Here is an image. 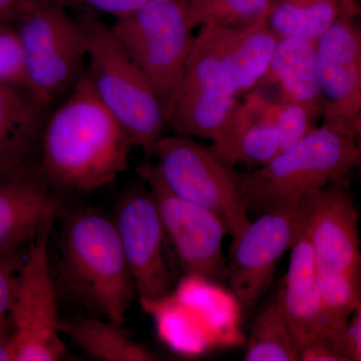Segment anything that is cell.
I'll return each mask as SVG.
<instances>
[{"mask_svg":"<svg viewBox=\"0 0 361 361\" xmlns=\"http://www.w3.org/2000/svg\"><path fill=\"white\" fill-rule=\"evenodd\" d=\"M200 26L166 120L178 135L212 142L239 99L221 75L219 25L207 23Z\"/></svg>","mask_w":361,"mask_h":361,"instance_id":"obj_9","label":"cell"},{"mask_svg":"<svg viewBox=\"0 0 361 361\" xmlns=\"http://www.w3.org/2000/svg\"><path fill=\"white\" fill-rule=\"evenodd\" d=\"M142 310L152 316L161 342L175 353L199 356L214 348L205 327L172 292L152 300H140Z\"/></svg>","mask_w":361,"mask_h":361,"instance_id":"obj_23","label":"cell"},{"mask_svg":"<svg viewBox=\"0 0 361 361\" xmlns=\"http://www.w3.org/2000/svg\"><path fill=\"white\" fill-rule=\"evenodd\" d=\"M273 115L279 135L281 152L291 148L316 128L317 118L305 106L274 99Z\"/></svg>","mask_w":361,"mask_h":361,"instance_id":"obj_28","label":"cell"},{"mask_svg":"<svg viewBox=\"0 0 361 361\" xmlns=\"http://www.w3.org/2000/svg\"><path fill=\"white\" fill-rule=\"evenodd\" d=\"M61 334L68 337L85 353L104 361H154L161 360L149 348L137 343L111 320L78 317L61 319Z\"/></svg>","mask_w":361,"mask_h":361,"instance_id":"obj_22","label":"cell"},{"mask_svg":"<svg viewBox=\"0 0 361 361\" xmlns=\"http://www.w3.org/2000/svg\"><path fill=\"white\" fill-rule=\"evenodd\" d=\"M133 147L85 71L63 103L47 116L40 141V172L54 191H94L127 171Z\"/></svg>","mask_w":361,"mask_h":361,"instance_id":"obj_1","label":"cell"},{"mask_svg":"<svg viewBox=\"0 0 361 361\" xmlns=\"http://www.w3.org/2000/svg\"><path fill=\"white\" fill-rule=\"evenodd\" d=\"M244 360L298 361L290 326L278 294L254 319Z\"/></svg>","mask_w":361,"mask_h":361,"instance_id":"obj_25","label":"cell"},{"mask_svg":"<svg viewBox=\"0 0 361 361\" xmlns=\"http://www.w3.org/2000/svg\"><path fill=\"white\" fill-rule=\"evenodd\" d=\"M149 158L173 193L216 214L232 238L250 222L240 174L211 147L187 135L161 137Z\"/></svg>","mask_w":361,"mask_h":361,"instance_id":"obj_6","label":"cell"},{"mask_svg":"<svg viewBox=\"0 0 361 361\" xmlns=\"http://www.w3.org/2000/svg\"><path fill=\"white\" fill-rule=\"evenodd\" d=\"M111 28L148 78L166 115L194 42L186 9L180 0H149Z\"/></svg>","mask_w":361,"mask_h":361,"instance_id":"obj_8","label":"cell"},{"mask_svg":"<svg viewBox=\"0 0 361 361\" xmlns=\"http://www.w3.org/2000/svg\"><path fill=\"white\" fill-rule=\"evenodd\" d=\"M0 84L33 92L23 45L13 23H0Z\"/></svg>","mask_w":361,"mask_h":361,"instance_id":"obj_27","label":"cell"},{"mask_svg":"<svg viewBox=\"0 0 361 361\" xmlns=\"http://www.w3.org/2000/svg\"><path fill=\"white\" fill-rule=\"evenodd\" d=\"M357 302H356L353 319L349 322L348 334L350 353L353 361H361V264L358 270L357 280Z\"/></svg>","mask_w":361,"mask_h":361,"instance_id":"obj_31","label":"cell"},{"mask_svg":"<svg viewBox=\"0 0 361 361\" xmlns=\"http://www.w3.org/2000/svg\"><path fill=\"white\" fill-rule=\"evenodd\" d=\"M13 25L35 94L49 106L68 96L87 68V35L80 20L49 0H33Z\"/></svg>","mask_w":361,"mask_h":361,"instance_id":"obj_7","label":"cell"},{"mask_svg":"<svg viewBox=\"0 0 361 361\" xmlns=\"http://www.w3.org/2000/svg\"><path fill=\"white\" fill-rule=\"evenodd\" d=\"M316 66L323 123L353 129L361 110V13L341 7V14L316 42Z\"/></svg>","mask_w":361,"mask_h":361,"instance_id":"obj_14","label":"cell"},{"mask_svg":"<svg viewBox=\"0 0 361 361\" xmlns=\"http://www.w3.org/2000/svg\"><path fill=\"white\" fill-rule=\"evenodd\" d=\"M273 0H209L201 25L242 28L267 18Z\"/></svg>","mask_w":361,"mask_h":361,"instance_id":"obj_26","label":"cell"},{"mask_svg":"<svg viewBox=\"0 0 361 361\" xmlns=\"http://www.w3.org/2000/svg\"><path fill=\"white\" fill-rule=\"evenodd\" d=\"M184 8L186 9L192 25H201L209 0H180Z\"/></svg>","mask_w":361,"mask_h":361,"instance_id":"obj_34","label":"cell"},{"mask_svg":"<svg viewBox=\"0 0 361 361\" xmlns=\"http://www.w3.org/2000/svg\"><path fill=\"white\" fill-rule=\"evenodd\" d=\"M219 30L221 75L239 97L256 89L265 77L279 39L266 20L242 28L219 25Z\"/></svg>","mask_w":361,"mask_h":361,"instance_id":"obj_19","label":"cell"},{"mask_svg":"<svg viewBox=\"0 0 361 361\" xmlns=\"http://www.w3.org/2000/svg\"><path fill=\"white\" fill-rule=\"evenodd\" d=\"M278 296L290 326L294 345L316 338L326 339L353 361L348 341L334 329L325 313L312 247L298 227L290 248L288 271Z\"/></svg>","mask_w":361,"mask_h":361,"instance_id":"obj_16","label":"cell"},{"mask_svg":"<svg viewBox=\"0 0 361 361\" xmlns=\"http://www.w3.org/2000/svg\"><path fill=\"white\" fill-rule=\"evenodd\" d=\"M297 208L259 214L232 238L227 283L242 312L256 307L272 283L278 261L291 248L297 232Z\"/></svg>","mask_w":361,"mask_h":361,"instance_id":"obj_12","label":"cell"},{"mask_svg":"<svg viewBox=\"0 0 361 361\" xmlns=\"http://www.w3.org/2000/svg\"><path fill=\"white\" fill-rule=\"evenodd\" d=\"M56 193L40 172L39 159L0 172V252L30 243L54 224Z\"/></svg>","mask_w":361,"mask_h":361,"instance_id":"obj_15","label":"cell"},{"mask_svg":"<svg viewBox=\"0 0 361 361\" xmlns=\"http://www.w3.org/2000/svg\"><path fill=\"white\" fill-rule=\"evenodd\" d=\"M30 242L0 252V320L9 314Z\"/></svg>","mask_w":361,"mask_h":361,"instance_id":"obj_29","label":"cell"},{"mask_svg":"<svg viewBox=\"0 0 361 361\" xmlns=\"http://www.w3.org/2000/svg\"><path fill=\"white\" fill-rule=\"evenodd\" d=\"M259 85H276L279 99L305 106L319 118L322 97L316 66V42L278 39L269 68Z\"/></svg>","mask_w":361,"mask_h":361,"instance_id":"obj_20","label":"cell"},{"mask_svg":"<svg viewBox=\"0 0 361 361\" xmlns=\"http://www.w3.org/2000/svg\"><path fill=\"white\" fill-rule=\"evenodd\" d=\"M274 99L256 89L247 92L226 121L211 149L228 165L260 168L281 153Z\"/></svg>","mask_w":361,"mask_h":361,"instance_id":"obj_17","label":"cell"},{"mask_svg":"<svg viewBox=\"0 0 361 361\" xmlns=\"http://www.w3.org/2000/svg\"><path fill=\"white\" fill-rule=\"evenodd\" d=\"M33 0H0V23H14Z\"/></svg>","mask_w":361,"mask_h":361,"instance_id":"obj_33","label":"cell"},{"mask_svg":"<svg viewBox=\"0 0 361 361\" xmlns=\"http://www.w3.org/2000/svg\"><path fill=\"white\" fill-rule=\"evenodd\" d=\"M115 224L139 300L172 292L174 278L168 257V238L149 190H132L116 206Z\"/></svg>","mask_w":361,"mask_h":361,"instance_id":"obj_13","label":"cell"},{"mask_svg":"<svg viewBox=\"0 0 361 361\" xmlns=\"http://www.w3.org/2000/svg\"><path fill=\"white\" fill-rule=\"evenodd\" d=\"M341 7V0H275L266 21L278 39L317 42L336 23Z\"/></svg>","mask_w":361,"mask_h":361,"instance_id":"obj_24","label":"cell"},{"mask_svg":"<svg viewBox=\"0 0 361 361\" xmlns=\"http://www.w3.org/2000/svg\"><path fill=\"white\" fill-rule=\"evenodd\" d=\"M54 4L73 9L80 13L108 14L116 20H122L135 13L149 0H49Z\"/></svg>","mask_w":361,"mask_h":361,"instance_id":"obj_30","label":"cell"},{"mask_svg":"<svg viewBox=\"0 0 361 361\" xmlns=\"http://www.w3.org/2000/svg\"><path fill=\"white\" fill-rule=\"evenodd\" d=\"M16 339L8 314L0 320V361H16Z\"/></svg>","mask_w":361,"mask_h":361,"instance_id":"obj_32","label":"cell"},{"mask_svg":"<svg viewBox=\"0 0 361 361\" xmlns=\"http://www.w3.org/2000/svg\"><path fill=\"white\" fill-rule=\"evenodd\" d=\"M87 35V73L99 101L115 116L133 145L149 158L167 125L165 111L141 68L94 14L78 16Z\"/></svg>","mask_w":361,"mask_h":361,"instance_id":"obj_5","label":"cell"},{"mask_svg":"<svg viewBox=\"0 0 361 361\" xmlns=\"http://www.w3.org/2000/svg\"><path fill=\"white\" fill-rule=\"evenodd\" d=\"M297 217V227L314 254L325 312L336 322H346L357 302L361 264L358 213L348 182L308 195L299 203Z\"/></svg>","mask_w":361,"mask_h":361,"instance_id":"obj_4","label":"cell"},{"mask_svg":"<svg viewBox=\"0 0 361 361\" xmlns=\"http://www.w3.org/2000/svg\"><path fill=\"white\" fill-rule=\"evenodd\" d=\"M342 6L353 7L356 6L355 0H341Z\"/></svg>","mask_w":361,"mask_h":361,"instance_id":"obj_36","label":"cell"},{"mask_svg":"<svg viewBox=\"0 0 361 361\" xmlns=\"http://www.w3.org/2000/svg\"><path fill=\"white\" fill-rule=\"evenodd\" d=\"M49 106L32 90L0 84V172L39 159Z\"/></svg>","mask_w":361,"mask_h":361,"instance_id":"obj_18","label":"cell"},{"mask_svg":"<svg viewBox=\"0 0 361 361\" xmlns=\"http://www.w3.org/2000/svg\"><path fill=\"white\" fill-rule=\"evenodd\" d=\"M353 130L355 133L356 144H357L358 156H360V163L361 167V110L358 111L357 116H355V122L353 123Z\"/></svg>","mask_w":361,"mask_h":361,"instance_id":"obj_35","label":"cell"},{"mask_svg":"<svg viewBox=\"0 0 361 361\" xmlns=\"http://www.w3.org/2000/svg\"><path fill=\"white\" fill-rule=\"evenodd\" d=\"M221 285L199 275L185 274L172 292L205 327L214 348L234 346L242 341L239 318L243 312L231 291Z\"/></svg>","mask_w":361,"mask_h":361,"instance_id":"obj_21","label":"cell"},{"mask_svg":"<svg viewBox=\"0 0 361 361\" xmlns=\"http://www.w3.org/2000/svg\"><path fill=\"white\" fill-rule=\"evenodd\" d=\"M358 163L353 130L323 123L262 167L240 174L249 217L298 206L308 195L346 180Z\"/></svg>","mask_w":361,"mask_h":361,"instance_id":"obj_2","label":"cell"},{"mask_svg":"<svg viewBox=\"0 0 361 361\" xmlns=\"http://www.w3.org/2000/svg\"><path fill=\"white\" fill-rule=\"evenodd\" d=\"M59 272L73 295L122 325L137 295L115 221L92 210L66 220L59 239Z\"/></svg>","mask_w":361,"mask_h":361,"instance_id":"obj_3","label":"cell"},{"mask_svg":"<svg viewBox=\"0 0 361 361\" xmlns=\"http://www.w3.org/2000/svg\"><path fill=\"white\" fill-rule=\"evenodd\" d=\"M51 227L44 228L30 242L9 310L16 339V361H58L66 355L49 262Z\"/></svg>","mask_w":361,"mask_h":361,"instance_id":"obj_10","label":"cell"},{"mask_svg":"<svg viewBox=\"0 0 361 361\" xmlns=\"http://www.w3.org/2000/svg\"><path fill=\"white\" fill-rule=\"evenodd\" d=\"M155 198L169 244L185 274L211 281L227 282V259L223 242L227 228L216 214L173 193L161 180L153 161L137 168Z\"/></svg>","mask_w":361,"mask_h":361,"instance_id":"obj_11","label":"cell"}]
</instances>
